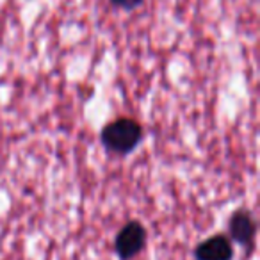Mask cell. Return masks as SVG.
<instances>
[{
  "label": "cell",
  "instance_id": "cell-3",
  "mask_svg": "<svg viewBox=\"0 0 260 260\" xmlns=\"http://www.w3.org/2000/svg\"><path fill=\"white\" fill-rule=\"evenodd\" d=\"M255 219L248 210H237L228 221V235L232 237V241L244 246V248H251L253 241H255Z\"/></svg>",
  "mask_w": 260,
  "mask_h": 260
},
{
  "label": "cell",
  "instance_id": "cell-4",
  "mask_svg": "<svg viewBox=\"0 0 260 260\" xmlns=\"http://www.w3.org/2000/svg\"><path fill=\"white\" fill-rule=\"evenodd\" d=\"M196 260H232L234 258V248L232 241L226 235H212L200 242L194 249Z\"/></svg>",
  "mask_w": 260,
  "mask_h": 260
},
{
  "label": "cell",
  "instance_id": "cell-5",
  "mask_svg": "<svg viewBox=\"0 0 260 260\" xmlns=\"http://www.w3.org/2000/svg\"><path fill=\"white\" fill-rule=\"evenodd\" d=\"M112 6L119 9H125V11H132V9L139 8L143 4V0H111Z\"/></svg>",
  "mask_w": 260,
  "mask_h": 260
},
{
  "label": "cell",
  "instance_id": "cell-2",
  "mask_svg": "<svg viewBox=\"0 0 260 260\" xmlns=\"http://www.w3.org/2000/svg\"><path fill=\"white\" fill-rule=\"evenodd\" d=\"M146 230L139 221H130L118 232L114 239V251L121 260H132L145 249Z\"/></svg>",
  "mask_w": 260,
  "mask_h": 260
},
{
  "label": "cell",
  "instance_id": "cell-1",
  "mask_svg": "<svg viewBox=\"0 0 260 260\" xmlns=\"http://www.w3.org/2000/svg\"><path fill=\"white\" fill-rule=\"evenodd\" d=\"M141 125L130 118H119L111 121L102 130V143L114 153H128L141 141Z\"/></svg>",
  "mask_w": 260,
  "mask_h": 260
}]
</instances>
